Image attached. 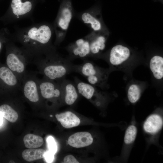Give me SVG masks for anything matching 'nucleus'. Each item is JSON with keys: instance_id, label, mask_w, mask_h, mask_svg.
I'll return each mask as SVG.
<instances>
[{"instance_id": "obj_1", "label": "nucleus", "mask_w": 163, "mask_h": 163, "mask_svg": "<svg viewBox=\"0 0 163 163\" xmlns=\"http://www.w3.org/2000/svg\"><path fill=\"white\" fill-rule=\"evenodd\" d=\"M32 63L37 68L38 72L48 79L59 82L73 72V65L69 59H64L53 51L34 59Z\"/></svg>"}, {"instance_id": "obj_2", "label": "nucleus", "mask_w": 163, "mask_h": 163, "mask_svg": "<svg viewBox=\"0 0 163 163\" xmlns=\"http://www.w3.org/2000/svg\"><path fill=\"white\" fill-rule=\"evenodd\" d=\"M33 59L24 50L13 46L8 53L6 59V66L17 76L22 82L26 73L27 66L32 63Z\"/></svg>"}, {"instance_id": "obj_3", "label": "nucleus", "mask_w": 163, "mask_h": 163, "mask_svg": "<svg viewBox=\"0 0 163 163\" xmlns=\"http://www.w3.org/2000/svg\"><path fill=\"white\" fill-rule=\"evenodd\" d=\"M73 72L86 78L89 84L94 86H101L106 80L107 72L92 62L85 60L82 64L73 65Z\"/></svg>"}, {"instance_id": "obj_4", "label": "nucleus", "mask_w": 163, "mask_h": 163, "mask_svg": "<svg viewBox=\"0 0 163 163\" xmlns=\"http://www.w3.org/2000/svg\"><path fill=\"white\" fill-rule=\"evenodd\" d=\"M37 72L27 71L21 82V91L25 97L30 102L38 103L40 101V95Z\"/></svg>"}, {"instance_id": "obj_5", "label": "nucleus", "mask_w": 163, "mask_h": 163, "mask_svg": "<svg viewBox=\"0 0 163 163\" xmlns=\"http://www.w3.org/2000/svg\"><path fill=\"white\" fill-rule=\"evenodd\" d=\"M72 16V6L71 0H63L56 22L58 36L62 39L69 26Z\"/></svg>"}, {"instance_id": "obj_6", "label": "nucleus", "mask_w": 163, "mask_h": 163, "mask_svg": "<svg viewBox=\"0 0 163 163\" xmlns=\"http://www.w3.org/2000/svg\"><path fill=\"white\" fill-rule=\"evenodd\" d=\"M38 84L41 97L45 99H56L62 95L60 81L57 82L44 77L38 78Z\"/></svg>"}, {"instance_id": "obj_7", "label": "nucleus", "mask_w": 163, "mask_h": 163, "mask_svg": "<svg viewBox=\"0 0 163 163\" xmlns=\"http://www.w3.org/2000/svg\"><path fill=\"white\" fill-rule=\"evenodd\" d=\"M0 82L6 89L15 93L21 91V83L15 74L7 66H0Z\"/></svg>"}, {"instance_id": "obj_8", "label": "nucleus", "mask_w": 163, "mask_h": 163, "mask_svg": "<svg viewBox=\"0 0 163 163\" xmlns=\"http://www.w3.org/2000/svg\"><path fill=\"white\" fill-rule=\"evenodd\" d=\"M70 56L69 60L76 58L84 59L89 56L90 51L89 38L80 39L76 41L68 48Z\"/></svg>"}, {"instance_id": "obj_9", "label": "nucleus", "mask_w": 163, "mask_h": 163, "mask_svg": "<svg viewBox=\"0 0 163 163\" xmlns=\"http://www.w3.org/2000/svg\"><path fill=\"white\" fill-rule=\"evenodd\" d=\"M60 83L65 103L69 105L73 104L79 93L75 84L65 78L61 81Z\"/></svg>"}, {"instance_id": "obj_10", "label": "nucleus", "mask_w": 163, "mask_h": 163, "mask_svg": "<svg viewBox=\"0 0 163 163\" xmlns=\"http://www.w3.org/2000/svg\"><path fill=\"white\" fill-rule=\"evenodd\" d=\"M130 55V51L128 48L120 45H117L110 51L109 61L113 65H119L126 61Z\"/></svg>"}, {"instance_id": "obj_11", "label": "nucleus", "mask_w": 163, "mask_h": 163, "mask_svg": "<svg viewBox=\"0 0 163 163\" xmlns=\"http://www.w3.org/2000/svg\"><path fill=\"white\" fill-rule=\"evenodd\" d=\"M93 141L91 134L86 132H79L71 135L68 140L70 145L76 148L88 146L91 144Z\"/></svg>"}, {"instance_id": "obj_12", "label": "nucleus", "mask_w": 163, "mask_h": 163, "mask_svg": "<svg viewBox=\"0 0 163 163\" xmlns=\"http://www.w3.org/2000/svg\"><path fill=\"white\" fill-rule=\"evenodd\" d=\"M55 116L62 126L66 128L77 126L80 122L79 118L70 111H66L59 114H56Z\"/></svg>"}, {"instance_id": "obj_13", "label": "nucleus", "mask_w": 163, "mask_h": 163, "mask_svg": "<svg viewBox=\"0 0 163 163\" xmlns=\"http://www.w3.org/2000/svg\"><path fill=\"white\" fill-rule=\"evenodd\" d=\"M163 120L159 115L153 114L149 116L143 124V129L147 133L155 134L162 128Z\"/></svg>"}, {"instance_id": "obj_14", "label": "nucleus", "mask_w": 163, "mask_h": 163, "mask_svg": "<svg viewBox=\"0 0 163 163\" xmlns=\"http://www.w3.org/2000/svg\"><path fill=\"white\" fill-rule=\"evenodd\" d=\"M11 6L13 14L16 16L27 14L30 11L32 8L30 2H22L21 0H12Z\"/></svg>"}, {"instance_id": "obj_15", "label": "nucleus", "mask_w": 163, "mask_h": 163, "mask_svg": "<svg viewBox=\"0 0 163 163\" xmlns=\"http://www.w3.org/2000/svg\"><path fill=\"white\" fill-rule=\"evenodd\" d=\"M150 69L154 77L158 79L163 77V58L155 56L151 59L149 63Z\"/></svg>"}, {"instance_id": "obj_16", "label": "nucleus", "mask_w": 163, "mask_h": 163, "mask_svg": "<svg viewBox=\"0 0 163 163\" xmlns=\"http://www.w3.org/2000/svg\"><path fill=\"white\" fill-rule=\"evenodd\" d=\"M45 152L41 149H29L23 152L22 157L26 161L30 162L43 158Z\"/></svg>"}, {"instance_id": "obj_17", "label": "nucleus", "mask_w": 163, "mask_h": 163, "mask_svg": "<svg viewBox=\"0 0 163 163\" xmlns=\"http://www.w3.org/2000/svg\"><path fill=\"white\" fill-rule=\"evenodd\" d=\"M23 141L25 146L28 149L39 147L42 145L44 142L42 137L32 134H28L25 135Z\"/></svg>"}, {"instance_id": "obj_18", "label": "nucleus", "mask_w": 163, "mask_h": 163, "mask_svg": "<svg viewBox=\"0 0 163 163\" xmlns=\"http://www.w3.org/2000/svg\"><path fill=\"white\" fill-rule=\"evenodd\" d=\"M0 113L8 121L15 122L18 118L17 111L10 105L5 104L0 106Z\"/></svg>"}, {"instance_id": "obj_19", "label": "nucleus", "mask_w": 163, "mask_h": 163, "mask_svg": "<svg viewBox=\"0 0 163 163\" xmlns=\"http://www.w3.org/2000/svg\"><path fill=\"white\" fill-rule=\"evenodd\" d=\"M89 40L90 55L97 54L105 48L106 39L104 36H100L94 39L90 40L89 39Z\"/></svg>"}, {"instance_id": "obj_20", "label": "nucleus", "mask_w": 163, "mask_h": 163, "mask_svg": "<svg viewBox=\"0 0 163 163\" xmlns=\"http://www.w3.org/2000/svg\"><path fill=\"white\" fill-rule=\"evenodd\" d=\"M81 18L84 23L90 25L94 30L98 31L101 29L100 22L89 11L84 12L81 16Z\"/></svg>"}, {"instance_id": "obj_21", "label": "nucleus", "mask_w": 163, "mask_h": 163, "mask_svg": "<svg viewBox=\"0 0 163 163\" xmlns=\"http://www.w3.org/2000/svg\"><path fill=\"white\" fill-rule=\"evenodd\" d=\"M140 89L138 85L133 84L130 85L128 91L127 97L131 103L136 102L140 98Z\"/></svg>"}, {"instance_id": "obj_22", "label": "nucleus", "mask_w": 163, "mask_h": 163, "mask_svg": "<svg viewBox=\"0 0 163 163\" xmlns=\"http://www.w3.org/2000/svg\"><path fill=\"white\" fill-rule=\"evenodd\" d=\"M137 133V129L136 126L131 125L127 128L125 132L124 142L127 144H130L135 140Z\"/></svg>"}, {"instance_id": "obj_23", "label": "nucleus", "mask_w": 163, "mask_h": 163, "mask_svg": "<svg viewBox=\"0 0 163 163\" xmlns=\"http://www.w3.org/2000/svg\"><path fill=\"white\" fill-rule=\"evenodd\" d=\"M47 142L49 151L54 154H55L57 151V147L54 138L51 136H48L47 139Z\"/></svg>"}, {"instance_id": "obj_24", "label": "nucleus", "mask_w": 163, "mask_h": 163, "mask_svg": "<svg viewBox=\"0 0 163 163\" xmlns=\"http://www.w3.org/2000/svg\"><path fill=\"white\" fill-rule=\"evenodd\" d=\"M64 162L65 163H79V162L72 155H68L64 158Z\"/></svg>"}, {"instance_id": "obj_25", "label": "nucleus", "mask_w": 163, "mask_h": 163, "mask_svg": "<svg viewBox=\"0 0 163 163\" xmlns=\"http://www.w3.org/2000/svg\"><path fill=\"white\" fill-rule=\"evenodd\" d=\"M54 154L49 150L46 152L44 158L46 161L48 163L52 162L54 160Z\"/></svg>"}, {"instance_id": "obj_26", "label": "nucleus", "mask_w": 163, "mask_h": 163, "mask_svg": "<svg viewBox=\"0 0 163 163\" xmlns=\"http://www.w3.org/2000/svg\"><path fill=\"white\" fill-rule=\"evenodd\" d=\"M3 117L2 116L0 113V126L3 123Z\"/></svg>"}, {"instance_id": "obj_27", "label": "nucleus", "mask_w": 163, "mask_h": 163, "mask_svg": "<svg viewBox=\"0 0 163 163\" xmlns=\"http://www.w3.org/2000/svg\"><path fill=\"white\" fill-rule=\"evenodd\" d=\"M2 47V43L0 41V51L1 50Z\"/></svg>"}, {"instance_id": "obj_28", "label": "nucleus", "mask_w": 163, "mask_h": 163, "mask_svg": "<svg viewBox=\"0 0 163 163\" xmlns=\"http://www.w3.org/2000/svg\"></svg>"}]
</instances>
